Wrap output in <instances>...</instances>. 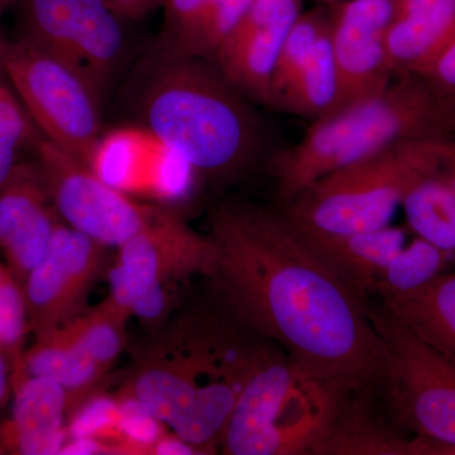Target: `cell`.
<instances>
[{
    "label": "cell",
    "instance_id": "cell-2",
    "mask_svg": "<svg viewBox=\"0 0 455 455\" xmlns=\"http://www.w3.org/2000/svg\"><path fill=\"white\" fill-rule=\"evenodd\" d=\"M272 344L211 293V300L173 313L134 349L119 394L136 398L203 454H214Z\"/></svg>",
    "mask_w": 455,
    "mask_h": 455
},
{
    "label": "cell",
    "instance_id": "cell-4",
    "mask_svg": "<svg viewBox=\"0 0 455 455\" xmlns=\"http://www.w3.org/2000/svg\"><path fill=\"white\" fill-rule=\"evenodd\" d=\"M449 137L423 77L397 74L381 94L313 122L300 142L272 152L265 167L283 205L323 176L388 147Z\"/></svg>",
    "mask_w": 455,
    "mask_h": 455
},
{
    "label": "cell",
    "instance_id": "cell-13",
    "mask_svg": "<svg viewBox=\"0 0 455 455\" xmlns=\"http://www.w3.org/2000/svg\"><path fill=\"white\" fill-rule=\"evenodd\" d=\"M88 166L124 196L160 205L187 199L199 179L181 155L143 125L101 136Z\"/></svg>",
    "mask_w": 455,
    "mask_h": 455
},
{
    "label": "cell",
    "instance_id": "cell-35",
    "mask_svg": "<svg viewBox=\"0 0 455 455\" xmlns=\"http://www.w3.org/2000/svg\"><path fill=\"white\" fill-rule=\"evenodd\" d=\"M215 0H166L171 44H176L193 31Z\"/></svg>",
    "mask_w": 455,
    "mask_h": 455
},
{
    "label": "cell",
    "instance_id": "cell-20",
    "mask_svg": "<svg viewBox=\"0 0 455 455\" xmlns=\"http://www.w3.org/2000/svg\"><path fill=\"white\" fill-rule=\"evenodd\" d=\"M299 235L338 276L364 298L374 295L377 280L405 242L403 229L388 226L352 235Z\"/></svg>",
    "mask_w": 455,
    "mask_h": 455
},
{
    "label": "cell",
    "instance_id": "cell-31",
    "mask_svg": "<svg viewBox=\"0 0 455 455\" xmlns=\"http://www.w3.org/2000/svg\"><path fill=\"white\" fill-rule=\"evenodd\" d=\"M29 328L23 284L8 266L0 263V349L18 366Z\"/></svg>",
    "mask_w": 455,
    "mask_h": 455
},
{
    "label": "cell",
    "instance_id": "cell-5",
    "mask_svg": "<svg viewBox=\"0 0 455 455\" xmlns=\"http://www.w3.org/2000/svg\"><path fill=\"white\" fill-rule=\"evenodd\" d=\"M348 392L304 372L272 344L236 401L220 451L229 455H313Z\"/></svg>",
    "mask_w": 455,
    "mask_h": 455
},
{
    "label": "cell",
    "instance_id": "cell-12",
    "mask_svg": "<svg viewBox=\"0 0 455 455\" xmlns=\"http://www.w3.org/2000/svg\"><path fill=\"white\" fill-rule=\"evenodd\" d=\"M107 248L60 221L49 250L22 283L35 335L61 328L86 310L90 290L106 266Z\"/></svg>",
    "mask_w": 455,
    "mask_h": 455
},
{
    "label": "cell",
    "instance_id": "cell-18",
    "mask_svg": "<svg viewBox=\"0 0 455 455\" xmlns=\"http://www.w3.org/2000/svg\"><path fill=\"white\" fill-rule=\"evenodd\" d=\"M455 40V0H397L386 37L396 74L423 76Z\"/></svg>",
    "mask_w": 455,
    "mask_h": 455
},
{
    "label": "cell",
    "instance_id": "cell-17",
    "mask_svg": "<svg viewBox=\"0 0 455 455\" xmlns=\"http://www.w3.org/2000/svg\"><path fill=\"white\" fill-rule=\"evenodd\" d=\"M13 405L0 424V454L55 455L68 439V396L59 383L14 371Z\"/></svg>",
    "mask_w": 455,
    "mask_h": 455
},
{
    "label": "cell",
    "instance_id": "cell-23",
    "mask_svg": "<svg viewBox=\"0 0 455 455\" xmlns=\"http://www.w3.org/2000/svg\"><path fill=\"white\" fill-rule=\"evenodd\" d=\"M400 205L416 235L444 252H455V188L438 169L416 179Z\"/></svg>",
    "mask_w": 455,
    "mask_h": 455
},
{
    "label": "cell",
    "instance_id": "cell-3",
    "mask_svg": "<svg viewBox=\"0 0 455 455\" xmlns=\"http://www.w3.org/2000/svg\"><path fill=\"white\" fill-rule=\"evenodd\" d=\"M134 108L154 132L212 187L233 185L267 163L263 123L251 99L217 64L161 51L147 62Z\"/></svg>",
    "mask_w": 455,
    "mask_h": 455
},
{
    "label": "cell",
    "instance_id": "cell-40",
    "mask_svg": "<svg viewBox=\"0 0 455 455\" xmlns=\"http://www.w3.org/2000/svg\"><path fill=\"white\" fill-rule=\"evenodd\" d=\"M110 4L116 12L125 14H137L143 11L147 0H110Z\"/></svg>",
    "mask_w": 455,
    "mask_h": 455
},
{
    "label": "cell",
    "instance_id": "cell-27",
    "mask_svg": "<svg viewBox=\"0 0 455 455\" xmlns=\"http://www.w3.org/2000/svg\"><path fill=\"white\" fill-rule=\"evenodd\" d=\"M449 253L416 238L390 260L377 280L373 296L412 291L442 274Z\"/></svg>",
    "mask_w": 455,
    "mask_h": 455
},
{
    "label": "cell",
    "instance_id": "cell-29",
    "mask_svg": "<svg viewBox=\"0 0 455 455\" xmlns=\"http://www.w3.org/2000/svg\"><path fill=\"white\" fill-rule=\"evenodd\" d=\"M252 0H215L184 40L169 46L181 55L211 59L241 22Z\"/></svg>",
    "mask_w": 455,
    "mask_h": 455
},
{
    "label": "cell",
    "instance_id": "cell-39",
    "mask_svg": "<svg viewBox=\"0 0 455 455\" xmlns=\"http://www.w3.org/2000/svg\"><path fill=\"white\" fill-rule=\"evenodd\" d=\"M14 368L12 358L0 349V407L4 406L13 394Z\"/></svg>",
    "mask_w": 455,
    "mask_h": 455
},
{
    "label": "cell",
    "instance_id": "cell-34",
    "mask_svg": "<svg viewBox=\"0 0 455 455\" xmlns=\"http://www.w3.org/2000/svg\"><path fill=\"white\" fill-rule=\"evenodd\" d=\"M440 113L455 137V40L423 75Z\"/></svg>",
    "mask_w": 455,
    "mask_h": 455
},
{
    "label": "cell",
    "instance_id": "cell-7",
    "mask_svg": "<svg viewBox=\"0 0 455 455\" xmlns=\"http://www.w3.org/2000/svg\"><path fill=\"white\" fill-rule=\"evenodd\" d=\"M371 323L386 353L381 398L403 431L455 453V362L431 346L381 300L367 296Z\"/></svg>",
    "mask_w": 455,
    "mask_h": 455
},
{
    "label": "cell",
    "instance_id": "cell-1",
    "mask_svg": "<svg viewBox=\"0 0 455 455\" xmlns=\"http://www.w3.org/2000/svg\"><path fill=\"white\" fill-rule=\"evenodd\" d=\"M211 293L315 379L381 396L386 353L366 298L329 267L278 208L212 206Z\"/></svg>",
    "mask_w": 455,
    "mask_h": 455
},
{
    "label": "cell",
    "instance_id": "cell-25",
    "mask_svg": "<svg viewBox=\"0 0 455 455\" xmlns=\"http://www.w3.org/2000/svg\"><path fill=\"white\" fill-rule=\"evenodd\" d=\"M131 316L108 298L61 326L95 363L109 372L125 346Z\"/></svg>",
    "mask_w": 455,
    "mask_h": 455
},
{
    "label": "cell",
    "instance_id": "cell-32",
    "mask_svg": "<svg viewBox=\"0 0 455 455\" xmlns=\"http://www.w3.org/2000/svg\"><path fill=\"white\" fill-rule=\"evenodd\" d=\"M121 407L118 397L94 392L68 416V439L95 438L118 444Z\"/></svg>",
    "mask_w": 455,
    "mask_h": 455
},
{
    "label": "cell",
    "instance_id": "cell-8",
    "mask_svg": "<svg viewBox=\"0 0 455 455\" xmlns=\"http://www.w3.org/2000/svg\"><path fill=\"white\" fill-rule=\"evenodd\" d=\"M0 68L41 136L88 164L101 137L100 90L26 37L5 44Z\"/></svg>",
    "mask_w": 455,
    "mask_h": 455
},
{
    "label": "cell",
    "instance_id": "cell-33",
    "mask_svg": "<svg viewBox=\"0 0 455 455\" xmlns=\"http://www.w3.org/2000/svg\"><path fill=\"white\" fill-rule=\"evenodd\" d=\"M121 424L116 454L151 455L155 443L169 427L145 409L136 398L119 394Z\"/></svg>",
    "mask_w": 455,
    "mask_h": 455
},
{
    "label": "cell",
    "instance_id": "cell-9",
    "mask_svg": "<svg viewBox=\"0 0 455 455\" xmlns=\"http://www.w3.org/2000/svg\"><path fill=\"white\" fill-rule=\"evenodd\" d=\"M35 149L60 220L98 243L121 247L164 211V206L140 203L116 190L88 164L41 134Z\"/></svg>",
    "mask_w": 455,
    "mask_h": 455
},
{
    "label": "cell",
    "instance_id": "cell-42",
    "mask_svg": "<svg viewBox=\"0 0 455 455\" xmlns=\"http://www.w3.org/2000/svg\"><path fill=\"white\" fill-rule=\"evenodd\" d=\"M320 2L324 3L326 7H331V5L337 4V3L344 2V0H320Z\"/></svg>",
    "mask_w": 455,
    "mask_h": 455
},
{
    "label": "cell",
    "instance_id": "cell-21",
    "mask_svg": "<svg viewBox=\"0 0 455 455\" xmlns=\"http://www.w3.org/2000/svg\"><path fill=\"white\" fill-rule=\"evenodd\" d=\"M16 370L59 383L68 396V416L97 392L108 373L77 346L64 328L36 335Z\"/></svg>",
    "mask_w": 455,
    "mask_h": 455
},
{
    "label": "cell",
    "instance_id": "cell-19",
    "mask_svg": "<svg viewBox=\"0 0 455 455\" xmlns=\"http://www.w3.org/2000/svg\"><path fill=\"white\" fill-rule=\"evenodd\" d=\"M377 397L381 396L349 391L313 455H423L419 436L409 438L392 419L385 420L377 411Z\"/></svg>",
    "mask_w": 455,
    "mask_h": 455
},
{
    "label": "cell",
    "instance_id": "cell-14",
    "mask_svg": "<svg viewBox=\"0 0 455 455\" xmlns=\"http://www.w3.org/2000/svg\"><path fill=\"white\" fill-rule=\"evenodd\" d=\"M301 13V0H252L212 59L236 89L269 106L272 74L284 37Z\"/></svg>",
    "mask_w": 455,
    "mask_h": 455
},
{
    "label": "cell",
    "instance_id": "cell-24",
    "mask_svg": "<svg viewBox=\"0 0 455 455\" xmlns=\"http://www.w3.org/2000/svg\"><path fill=\"white\" fill-rule=\"evenodd\" d=\"M337 68L328 28L317 41L309 59L274 99L271 106L316 122L331 113L337 101Z\"/></svg>",
    "mask_w": 455,
    "mask_h": 455
},
{
    "label": "cell",
    "instance_id": "cell-36",
    "mask_svg": "<svg viewBox=\"0 0 455 455\" xmlns=\"http://www.w3.org/2000/svg\"><path fill=\"white\" fill-rule=\"evenodd\" d=\"M60 455H114L116 454V445L106 440L95 438L66 439Z\"/></svg>",
    "mask_w": 455,
    "mask_h": 455
},
{
    "label": "cell",
    "instance_id": "cell-16",
    "mask_svg": "<svg viewBox=\"0 0 455 455\" xmlns=\"http://www.w3.org/2000/svg\"><path fill=\"white\" fill-rule=\"evenodd\" d=\"M116 262L147 281L180 286L205 276L214 256L211 236L196 232L178 212L164 208L157 218L116 248Z\"/></svg>",
    "mask_w": 455,
    "mask_h": 455
},
{
    "label": "cell",
    "instance_id": "cell-41",
    "mask_svg": "<svg viewBox=\"0 0 455 455\" xmlns=\"http://www.w3.org/2000/svg\"><path fill=\"white\" fill-rule=\"evenodd\" d=\"M14 3H18V0H0V12L11 7Z\"/></svg>",
    "mask_w": 455,
    "mask_h": 455
},
{
    "label": "cell",
    "instance_id": "cell-22",
    "mask_svg": "<svg viewBox=\"0 0 455 455\" xmlns=\"http://www.w3.org/2000/svg\"><path fill=\"white\" fill-rule=\"evenodd\" d=\"M406 325L455 362V271L412 291L377 296Z\"/></svg>",
    "mask_w": 455,
    "mask_h": 455
},
{
    "label": "cell",
    "instance_id": "cell-11",
    "mask_svg": "<svg viewBox=\"0 0 455 455\" xmlns=\"http://www.w3.org/2000/svg\"><path fill=\"white\" fill-rule=\"evenodd\" d=\"M328 8L338 80L333 114L381 94L396 76L386 37L397 0H344Z\"/></svg>",
    "mask_w": 455,
    "mask_h": 455
},
{
    "label": "cell",
    "instance_id": "cell-37",
    "mask_svg": "<svg viewBox=\"0 0 455 455\" xmlns=\"http://www.w3.org/2000/svg\"><path fill=\"white\" fill-rule=\"evenodd\" d=\"M203 454V451L196 445L190 444L187 440L180 438L172 431H167L155 443L151 455H196Z\"/></svg>",
    "mask_w": 455,
    "mask_h": 455
},
{
    "label": "cell",
    "instance_id": "cell-26",
    "mask_svg": "<svg viewBox=\"0 0 455 455\" xmlns=\"http://www.w3.org/2000/svg\"><path fill=\"white\" fill-rule=\"evenodd\" d=\"M107 278L109 298L151 331L160 328L175 313L179 286L147 281L116 260L108 269Z\"/></svg>",
    "mask_w": 455,
    "mask_h": 455
},
{
    "label": "cell",
    "instance_id": "cell-30",
    "mask_svg": "<svg viewBox=\"0 0 455 455\" xmlns=\"http://www.w3.org/2000/svg\"><path fill=\"white\" fill-rule=\"evenodd\" d=\"M38 131L25 107L0 80V188L11 178L27 145H35Z\"/></svg>",
    "mask_w": 455,
    "mask_h": 455
},
{
    "label": "cell",
    "instance_id": "cell-38",
    "mask_svg": "<svg viewBox=\"0 0 455 455\" xmlns=\"http://www.w3.org/2000/svg\"><path fill=\"white\" fill-rule=\"evenodd\" d=\"M435 148L438 170L455 188V137L436 140Z\"/></svg>",
    "mask_w": 455,
    "mask_h": 455
},
{
    "label": "cell",
    "instance_id": "cell-6",
    "mask_svg": "<svg viewBox=\"0 0 455 455\" xmlns=\"http://www.w3.org/2000/svg\"><path fill=\"white\" fill-rule=\"evenodd\" d=\"M435 142L388 147L323 176L278 208L307 235H352L387 227L410 185L438 169Z\"/></svg>",
    "mask_w": 455,
    "mask_h": 455
},
{
    "label": "cell",
    "instance_id": "cell-15",
    "mask_svg": "<svg viewBox=\"0 0 455 455\" xmlns=\"http://www.w3.org/2000/svg\"><path fill=\"white\" fill-rule=\"evenodd\" d=\"M60 221L38 164L20 163L0 188V251L20 283L44 259Z\"/></svg>",
    "mask_w": 455,
    "mask_h": 455
},
{
    "label": "cell",
    "instance_id": "cell-43",
    "mask_svg": "<svg viewBox=\"0 0 455 455\" xmlns=\"http://www.w3.org/2000/svg\"><path fill=\"white\" fill-rule=\"evenodd\" d=\"M5 44H7V42L3 40L2 36H0V56H2L3 50H4V47H5Z\"/></svg>",
    "mask_w": 455,
    "mask_h": 455
},
{
    "label": "cell",
    "instance_id": "cell-28",
    "mask_svg": "<svg viewBox=\"0 0 455 455\" xmlns=\"http://www.w3.org/2000/svg\"><path fill=\"white\" fill-rule=\"evenodd\" d=\"M329 23H331L329 8L311 9L305 13L301 12L300 16L284 37L283 46L278 52L276 65L272 74L269 106L309 59L317 41L329 28Z\"/></svg>",
    "mask_w": 455,
    "mask_h": 455
},
{
    "label": "cell",
    "instance_id": "cell-10",
    "mask_svg": "<svg viewBox=\"0 0 455 455\" xmlns=\"http://www.w3.org/2000/svg\"><path fill=\"white\" fill-rule=\"evenodd\" d=\"M23 35L82 71L99 90L124 49L116 9L108 0H18Z\"/></svg>",
    "mask_w": 455,
    "mask_h": 455
}]
</instances>
